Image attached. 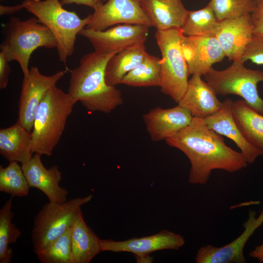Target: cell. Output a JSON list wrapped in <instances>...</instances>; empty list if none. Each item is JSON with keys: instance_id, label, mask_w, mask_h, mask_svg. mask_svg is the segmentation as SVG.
<instances>
[{"instance_id": "1", "label": "cell", "mask_w": 263, "mask_h": 263, "mask_svg": "<svg viewBox=\"0 0 263 263\" xmlns=\"http://www.w3.org/2000/svg\"><path fill=\"white\" fill-rule=\"evenodd\" d=\"M165 141L188 159L191 184H206L213 170L233 173L248 164L241 152L227 146L223 136L209 129L203 119L193 117L188 126Z\"/></svg>"}, {"instance_id": "2", "label": "cell", "mask_w": 263, "mask_h": 263, "mask_svg": "<svg viewBox=\"0 0 263 263\" xmlns=\"http://www.w3.org/2000/svg\"><path fill=\"white\" fill-rule=\"evenodd\" d=\"M116 53L94 51L83 56L79 66L70 71L67 93L90 112L107 113L123 104L121 92L108 85L105 77L107 63Z\"/></svg>"}, {"instance_id": "3", "label": "cell", "mask_w": 263, "mask_h": 263, "mask_svg": "<svg viewBox=\"0 0 263 263\" xmlns=\"http://www.w3.org/2000/svg\"><path fill=\"white\" fill-rule=\"evenodd\" d=\"M76 102L55 86L42 99L37 110L32 135L33 153L50 156L59 142Z\"/></svg>"}, {"instance_id": "4", "label": "cell", "mask_w": 263, "mask_h": 263, "mask_svg": "<svg viewBox=\"0 0 263 263\" xmlns=\"http://www.w3.org/2000/svg\"><path fill=\"white\" fill-rule=\"evenodd\" d=\"M21 4L54 34L59 60L68 70L66 62L74 53L77 36L89 24L90 15L81 19L76 13L63 8L60 0H24Z\"/></svg>"}, {"instance_id": "5", "label": "cell", "mask_w": 263, "mask_h": 263, "mask_svg": "<svg viewBox=\"0 0 263 263\" xmlns=\"http://www.w3.org/2000/svg\"><path fill=\"white\" fill-rule=\"evenodd\" d=\"M6 29L0 50L9 62L19 63L24 77L29 75L30 59L35 50L40 47L57 48V42L54 34L35 17L24 20L12 17Z\"/></svg>"}, {"instance_id": "6", "label": "cell", "mask_w": 263, "mask_h": 263, "mask_svg": "<svg viewBox=\"0 0 263 263\" xmlns=\"http://www.w3.org/2000/svg\"><path fill=\"white\" fill-rule=\"evenodd\" d=\"M183 35L181 28L157 30L154 35L162 56L161 91L177 103L186 93L190 75L182 51Z\"/></svg>"}, {"instance_id": "7", "label": "cell", "mask_w": 263, "mask_h": 263, "mask_svg": "<svg viewBox=\"0 0 263 263\" xmlns=\"http://www.w3.org/2000/svg\"><path fill=\"white\" fill-rule=\"evenodd\" d=\"M244 63L234 60L225 70H216L211 68L204 75L205 79L217 95L239 96L263 115V99L258 91V83L263 82V71L247 68Z\"/></svg>"}, {"instance_id": "8", "label": "cell", "mask_w": 263, "mask_h": 263, "mask_svg": "<svg viewBox=\"0 0 263 263\" xmlns=\"http://www.w3.org/2000/svg\"><path fill=\"white\" fill-rule=\"evenodd\" d=\"M93 197L90 194L62 203L49 202L44 205L34 218L32 231L35 254L70 229L78 209L91 201Z\"/></svg>"}, {"instance_id": "9", "label": "cell", "mask_w": 263, "mask_h": 263, "mask_svg": "<svg viewBox=\"0 0 263 263\" xmlns=\"http://www.w3.org/2000/svg\"><path fill=\"white\" fill-rule=\"evenodd\" d=\"M150 27L143 24H119L101 31L85 28L79 35L88 39L96 52L117 53L133 45L145 43Z\"/></svg>"}, {"instance_id": "10", "label": "cell", "mask_w": 263, "mask_h": 263, "mask_svg": "<svg viewBox=\"0 0 263 263\" xmlns=\"http://www.w3.org/2000/svg\"><path fill=\"white\" fill-rule=\"evenodd\" d=\"M59 71L51 75L41 73L37 67L30 68L29 75L23 77L19 105L17 122L31 132L38 108L45 94L65 75Z\"/></svg>"}, {"instance_id": "11", "label": "cell", "mask_w": 263, "mask_h": 263, "mask_svg": "<svg viewBox=\"0 0 263 263\" xmlns=\"http://www.w3.org/2000/svg\"><path fill=\"white\" fill-rule=\"evenodd\" d=\"M185 243L184 238L181 235L168 230H163L148 236L132 238L122 241L100 240L101 252H130L134 254L139 261H144V259L150 260L149 255L156 251L178 250Z\"/></svg>"}, {"instance_id": "12", "label": "cell", "mask_w": 263, "mask_h": 263, "mask_svg": "<svg viewBox=\"0 0 263 263\" xmlns=\"http://www.w3.org/2000/svg\"><path fill=\"white\" fill-rule=\"evenodd\" d=\"M86 28L105 30L119 24H143L152 26L139 0H108L94 10Z\"/></svg>"}, {"instance_id": "13", "label": "cell", "mask_w": 263, "mask_h": 263, "mask_svg": "<svg viewBox=\"0 0 263 263\" xmlns=\"http://www.w3.org/2000/svg\"><path fill=\"white\" fill-rule=\"evenodd\" d=\"M263 224V210L258 217L256 212L249 211L248 217L243 224V233L227 244L217 247L209 244L201 247L197 251L195 261L197 263H244V249L250 237Z\"/></svg>"}, {"instance_id": "14", "label": "cell", "mask_w": 263, "mask_h": 263, "mask_svg": "<svg viewBox=\"0 0 263 263\" xmlns=\"http://www.w3.org/2000/svg\"><path fill=\"white\" fill-rule=\"evenodd\" d=\"M190 75H205L212 65L221 61L224 52L215 36H185L181 42Z\"/></svg>"}, {"instance_id": "15", "label": "cell", "mask_w": 263, "mask_h": 263, "mask_svg": "<svg viewBox=\"0 0 263 263\" xmlns=\"http://www.w3.org/2000/svg\"><path fill=\"white\" fill-rule=\"evenodd\" d=\"M192 118L190 113L178 104L168 109L155 107L143 115L147 132L153 142L174 136L188 126Z\"/></svg>"}, {"instance_id": "16", "label": "cell", "mask_w": 263, "mask_h": 263, "mask_svg": "<svg viewBox=\"0 0 263 263\" xmlns=\"http://www.w3.org/2000/svg\"><path fill=\"white\" fill-rule=\"evenodd\" d=\"M41 155L34 153L27 162L21 164V169L30 188L41 191L48 198L49 202H66L69 191L61 187L59 183L62 174L57 166L46 169L43 165Z\"/></svg>"}, {"instance_id": "17", "label": "cell", "mask_w": 263, "mask_h": 263, "mask_svg": "<svg viewBox=\"0 0 263 263\" xmlns=\"http://www.w3.org/2000/svg\"><path fill=\"white\" fill-rule=\"evenodd\" d=\"M254 24L251 14L220 21L215 35L225 56L240 61L253 35Z\"/></svg>"}, {"instance_id": "18", "label": "cell", "mask_w": 263, "mask_h": 263, "mask_svg": "<svg viewBox=\"0 0 263 263\" xmlns=\"http://www.w3.org/2000/svg\"><path fill=\"white\" fill-rule=\"evenodd\" d=\"M223 102L201 76L192 75L185 94L178 104L187 109L193 117L205 119L217 113Z\"/></svg>"}, {"instance_id": "19", "label": "cell", "mask_w": 263, "mask_h": 263, "mask_svg": "<svg viewBox=\"0 0 263 263\" xmlns=\"http://www.w3.org/2000/svg\"><path fill=\"white\" fill-rule=\"evenodd\" d=\"M233 102L230 98L225 99L220 110L204 121L209 129L232 140L240 149L247 163L251 164L260 154L245 140L236 124L232 114Z\"/></svg>"}, {"instance_id": "20", "label": "cell", "mask_w": 263, "mask_h": 263, "mask_svg": "<svg viewBox=\"0 0 263 263\" xmlns=\"http://www.w3.org/2000/svg\"><path fill=\"white\" fill-rule=\"evenodd\" d=\"M152 26L158 30L181 28L188 10L181 0H139Z\"/></svg>"}, {"instance_id": "21", "label": "cell", "mask_w": 263, "mask_h": 263, "mask_svg": "<svg viewBox=\"0 0 263 263\" xmlns=\"http://www.w3.org/2000/svg\"><path fill=\"white\" fill-rule=\"evenodd\" d=\"M100 239L86 224L80 208L71 227L70 263H89L101 252Z\"/></svg>"}, {"instance_id": "22", "label": "cell", "mask_w": 263, "mask_h": 263, "mask_svg": "<svg viewBox=\"0 0 263 263\" xmlns=\"http://www.w3.org/2000/svg\"><path fill=\"white\" fill-rule=\"evenodd\" d=\"M0 153L9 162L24 164L33 156L31 132L17 122L0 130Z\"/></svg>"}, {"instance_id": "23", "label": "cell", "mask_w": 263, "mask_h": 263, "mask_svg": "<svg viewBox=\"0 0 263 263\" xmlns=\"http://www.w3.org/2000/svg\"><path fill=\"white\" fill-rule=\"evenodd\" d=\"M232 114L244 138L263 156V115L243 99L233 102Z\"/></svg>"}, {"instance_id": "24", "label": "cell", "mask_w": 263, "mask_h": 263, "mask_svg": "<svg viewBox=\"0 0 263 263\" xmlns=\"http://www.w3.org/2000/svg\"><path fill=\"white\" fill-rule=\"evenodd\" d=\"M148 54L145 43L133 45L114 54L106 66V83L112 86L120 84L123 77L139 64Z\"/></svg>"}, {"instance_id": "25", "label": "cell", "mask_w": 263, "mask_h": 263, "mask_svg": "<svg viewBox=\"0 0 263 263\" xmlns=\"http://www.w3.org/2000/svg\"><path fill=\"white\" fill-rule=\"evenodd\" d=\"M161 58L149 55L122 79L121 84L132 87L160 86Z\"/></svg>"}, {"instance_id": "26", "label": "cell", "mask_w": 263, "mask_h": 263, "mask_svg": "<svg viewBox=\"0 0 263 263\" xmlns=\"http://www.w3.org/2000/svg\"><path fill=\"white\" fill-rule=\"evenodd\" d=\"M220 21L208 4L197 11H188L181 28L185 36H215Z\"/></svg>"}, {"instance_id": "27", "label": "cell", "mask_w": 263, "mask_h": 263, "mask_svg": "<svg viewBox=\"0 0 263 263\" xmlns=\"http://www.w3.org/2000/svg\"><path fill=\"white\" fill-rule=\"evenodd\" d=\"M13 197L11 196L0 209V263L11 262L13 251L9 245L21 235V231L12 222Z\"/></svg>"}, {"instance_id": "28", "label": "cell", "mask_w": 263, "mask_h": 263, "mask_svg": "<svg viewBox=\"0 0 263 263\" xmlns=\"http://www.w3.org/2000/svg\"><path fill=\"white\" fill-rule=\"evenodd\" d=\"M30 187L18 162H11L6 167L0 166V191L13 196L23 197Z\"/></svg>"}, {"instance_id": "29", "label": "cell", "mask_w": 263, "mask_h": 263, "mask_svg": "<svg viewBox=\"0 0 263 263\" xmlns=\"http://www.w3.org/2000/svg\"><path fill=\"white\" fill-rule=\"evenodd\" d=\"M71 227L36 253L41 263H70Z\"/></svg>"}, {"instance_id": "30", "label": "cell", "mask_w": 263, "mask_h": 263, "mask_svg": "<svg viewBox=\"0 0 263 263\" xmlns=\"http://www.w3.org/2000/svg\"><path fill=\"white\" fill-rule=\"evenodd\" d=\"M208 4L219 21L251 14L256 7L254 0H211Z\"/></svg>"}, {"instance_id": "31", "label": "cell", "mask_w": 263, "mask_h": 263, "mask_svg": "<svg viewBox=\"0 0 263 263\" xmlns=\"http://www.w3.org/2000/svg\"><path fill=\"white\" fill-rule=\"evenodd\" d=\"M247 60L257 65H263V36L253 35L241 59L243 63Z\"/></svg>"}, {"instance_id": "32", "label": "cell", "mask_w": 263, "mask_h": 263, "mask_svg": "<svg viewBox=\"0 0 263 263\" xmlns=\"http://www.w3.org/2000/svg\"><path fill=\"white\" fill-rule=\"evenodd\" d=\"M6 55L4 52H0V89H4L7 87L8 77L11 72L10 67Z\"/></svg>"}, {"instance_id": "33", "label": "cell", "mask_w": 263, "mask_h": 263, "mask_svg": "<svg viewBox=\"0 0 263 263\" xmlns=\"http://www.w3.org/2000/svg\"><path fill=\"white\" fill-rule=\"evenodd\" d=\"M108 0H60L62 5L75 3L77 5H83L96 9Z\"/></svg>"}, {"instance_id": "34", "label": "cell", "mask_w": 263, "mask_h": 263, "mask_svg": "<svg viewBox=\"0 0 263 263\" xmlns=\"http://www.w3.org/2000/svg\"><path fill=\"white\" fill-rule=\"evenodd\" d=\"M23 9L24 7L22 4L12 6L0 5V16L12 15Z\"/></svg>"}, {"instance_id": "35", "label": "cell", "mask_w": 263, "mask_h": 263, "mask_svg": "<svg viewBox=\"0 0 263 263\" xmlns=\"http://www.w3.org/2000/svg\"><path fill=\"white\" fill-rule=\"evenodd\" d=\"M251 16L253 21H263V0L256 5Z\"/></svg>"}, {"instance_id": "36", "label": "cell", "mask_w": 263, "mask_h": 263, "mask_svg": "<svg viewBox=\"0 0 263 263\" xmlns=\"http://www.w3.org/2000/svg\"><path fill=\"white\" fill-rule=\"evenodd\" d=\"M250 257L256 259L259 263H263V243L256 246L249 253Z\"/></svg>"}, {"instance_id": "37", "label": "cell", "mask_w": 263, "mask_h": 263, "mask_svg": "<svg viewBox=\"0 0 263 263\" xmlns=\"http://www.w3.org/2000/svg\"><path fill=\"white\" fill-rule=\"evenodd\" d=\"M253 34L255 35L263 36V21H253Z\"/></svg>"}, {"instance_id": "38", "label": "cell", "mask_w": 263, "mask_h": 263, "mask_svg": "<svg viewBox=\"0 0 263 263\" xmlns=\"http://www.w3.org/2000/svg\"><path fill=\"white\" fill-rule=\"evenodd\" d=\"M262 0H254L256 5L259 4Z\"/></svg>"}, {"instance_id": "39", "label": "cell", "mask_w": 263, "mask_h": 263, "mask_svg": "<svg viewBox=\"0 0 263 263\" xmlns=\"http://www.w3.org/2000/svg\"></svg>"}]
</instances>
